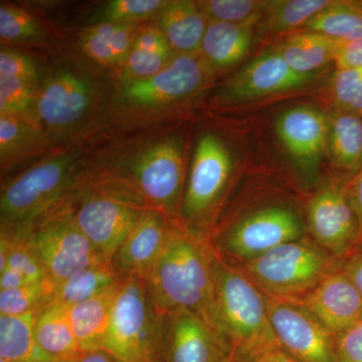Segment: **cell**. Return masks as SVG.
<instances>
[{
  "mask_svg": "<svg viewBox=\"0 0 362 362\" xmlns=\"http://www.w3.org/2000/svg\"><path fill=\"white\" fill-rule=\"evenodd\" d=\"M132 49L158 52L168 56L173 54V47L162 30H147L142 32L135 37Z\"/></svg>",
  "mask_w": 362,
  "mask_h": 362,
  "instance_id": "b9f144b4",
  "label": "cell"
},
{
  "mask_svg": "<svg viewBox=\"0 0 362 362\" xmlns=\"http://www.w3.org/2000/svg\"><path fill=\"white\" fill-rule=\"evenodd\" d=\"M230 362H235V361H233L232 359H230Z\"/></svg>",
  "mask_w": 362,
  "mask_h": 362,
  "instance_id": "f907efd6",
  "label": "cell"
},
{
  "mask_svg": "<svg viewBox=\"0 0 362 362\" xmlns=\"http://www.w3.org/2000/svg\"><path fill=\"white\" fill-rule=\"evenodd\" d=\"M327 117V154L331 163L354 177L362 168V118L338 109H333Z\"/></svg>",
  "mask_w": 362,
  "mask_h": 362,
  "instance_id": "7402d4cb",
  "label": "cell"
},
{
  "mask_svg": "<svg viewBox=\"0 0 362 362\" xmlns=\"http://www.w3.org/2000/svg\"><path fill=\"white\" fill-rule=\"evenodd\" d=\"M330 4L331 0H271L259 21L257 33L267 37L294 33Z\"/></svg>",
  "mask_w": 362,
  "mask_h": 362,
  "instance_id": "4316f807",
  "label": "cell"
},
{
  "mask_svg": "<svg viewBox=\"0 0 362 362\" xmlns=\"http://www.w3.org/2000/svg\"><path fill=\"white\" fill-rule=\"evenodd\" d=\"M250 362H299L281 346L273 347L255 356Z\"/></svg>",
  "mask_w": 362,
  "mask_h": 362,
  "instance_id": "7dc6e473",
  "label": "cell"
},
{
  "mask_svg": "<svg viewBox=\"0 0 362 362\" xmlns=\"http://www.w3.org/2000/svg\"><path fill=\"white\" fill-rule=\"evenodd\" d=\"M166 4L160 0H113L105 6L103 18L108 23H130L149 18Z\"/></svg>",
  "mask_w": 362,
  "mask_h": 362,
  "instance_id": "836d02e7",
  "label": "cell"
},
{
  "mask_svg": "<svg viewBox=\"0 0 362 362\" xmlns=\"http://www.w3.org/2000/svg\"><path fill=\"white\" fill-rule=\"evenodd\" d=\"M346 192L354 211H356L357 218H358L362 244V168L356 175L352 177L349 187L346 188Z\"/></svg>",
  "mask_w": 362,
  "mask_h": 362,
  "instance_id": "f6af8a7d",
  "label": "cell"
},
{
  "mask_svg": "<svg viewBox=\"0 0 362 362\" xmlns=\"http://www.w3.org/2000/svg\"><path fill=\"white\" fill-rule=\"evenodd\" d=\"M37 313L0 315V357L9 362H56L42 351L35 339Z\"/></svg>",
  "mask_w": 362,
  "mask_h": 362,
  "instance_id": "484cf974",
  "label": "cell"
},
{
  "mask_svg": "<svg viewBox=\"0 0 362 362\" xmlns=\"http://www.w3.org/2000/svg\"><path fill=\"white\" fill-rule=\"evenodd\" d=\"M122 279L96 296L69 307V318L81 351L103 349Z\"/></svg>",
  "mask_w": 362,
  "mask_h": 362,
  "instance_id": "44dd1931",
  "label": "cell"
},
{
  "mask_svg": "<svg viewBox=\"0 0 362 362\" xmlns=\"http://www.w3.org/2000/svg\"><path fill=\"white\" fill-rule=\"evenodd\" d=\"M35 335L40 349L54 361L71 362L82 352L74 334L66 307L49 304L37 311Z\"/></svg>",
  "mask_w": 362,
  "mask_h": 362,
  "instance_id": "d4e9b609",
  "label": "cell"
},
{
  "mask_svg": "<svg viewBox=\"0 0 362 362\" xmlns=\"http://www.w3.org/2000/svg\"><path fill=\"white\" fill-rule=\"evenodd\" d=\"M121 278L110 263L101 262L78 272L64 282L54 286L49 304L69 308L96 296L115 284Z\"/></svg>",
  "mask_w": 362,
  "mask_h": 362,
  "instance_id": "83f0119b",
  "label": "cell"
},
{
  "mask_svg": "<svg viewBox=\"0 0 362 362\" xmlns=\"http://www.w3.org/2000/svg\"><path fill=\"white\" fill-rule=\"evenodd\" d=\"M284 301L309 312L335 335L362 319V297L342 267L303 296Z\"/></svg>",
  "mask_w": 362,
  "mask_h": 362,
  "instance_id": "e0dca14e",
  "label": "cell"
},
{
  "mask_svg": "<svg viewBox=\"0 0 362 362\" xmlns=\"http://www.w3.org/2000/svg\"><path fill=\"white\" fill-rule=\"evenodd\" d=\"M171 56L132 49L126 61V82L146 80L156 76L168 65Z\"/></svg>",
  "mask_w": 362,
  "mask_h": 362,
  "instance_id": "8d00e7d4",
  "label": "cell"
},
{
  "mask_svg": "<svg viewBox=\"0 0 362 362\" xmlns=\"http://www.w3.org/2000/svg\"><path fill=\"white\" fill-rule=\"evenodd\" d=\"M315 77L300 75L275 49L259 54L223 87L221 96L228 104L247 103L304 87Z\"/></svg>",
  "mask_w": 362,
  "mask_h": 362,
  "instance_id": "9a60e30c",
  "label": "cell"
},
{
  "mask_svg": "<svg viewBox=\"0 0 362 362\" xmlns=\"http://www.w3.org/2000/svg\"><path fill=\"white\" fill-rule=\"evenodd\" d=\"M216 250L187 226L173 223L166 246L144 281L160 314L192 312L230 349L216 298Z\"/></svg>",
  "mask_w": 362,
  "mask_h": 362,
  "instance_id": "6da1fadb",
  "label": "cell"
},
{
  "mask_svg": "<svg viewBox=\"0 0 362 362\" xmlns=\"http://www.w3.org/2000/svg\"><path fill=\"white\" fill-rule=\"evenodd\" d=\"M25 127L13 116L0 118V149L1 156L13 151L25 137Z\"/></svg>",
  "mask_w": 362,
  "mask_h": 362,
  "instance_id": "60d3db41",
  "label": "cell"
},
{
  "mask_svg": "<svg viewBox=\"0 0 362 362\" xmlns=\"http://www.w3.org/2000/svg\"><path fill=\"white\" fill-rule=\"evenodd\" d=\"M337 42L362 39V1L332 0L304 28Z\"/></svg>",
  "mask_w": 362,
  "mask_h": 362,
  "instance_id": "f1b7e54d",
  "label": "cell"
},
{
  "mask_svg": "<svg viewBox=\"0 0 362 362\" xmlns=\"http://www.w3.org/2000/svg\"><path fill=\"white\" fill-rule=\"evenodd\" d=\"M42 33L37 21L30 13L8 4L0 6V37L6 42L37 39Z\"/></svg>",
  "mask_w": 362,
  "mask_h": 362,
  "instance_id": "d6a6232c",
  "label": "cell"
},
{
  "mask_svg": "<svg viewBox=\"0 0 362 362\" xmlns=\"http://www.w3.org/2000/svg\"><path fill=\"white\" fill-rule=\"evenodd\" d=\"M161 321L146 283L123 277L103 349L117 362H160Z\"/></svg>",
  "mask_w": 362,
  "mask_h": 362,
  "instance_id": "277c9868",
  "label": "cell"
},
{
  "mask_svg": "<svg viewBox=\"0 0 362 362\" xmlns=\"http://www.w3.org/2000/svg\"><path fill=\"white\" fill-rule=\"evenodd\" d=\"M232 350L199 316L187 310L162 314L160 362H230Z\"/></svg>",
  "mask_w": 362,
  "mask_h": 362,
  "instance_id": "30bf717a",
  "label": "cell"
},
{
  "mask_svg": "<svg viewBox=\"0 0 362 362\" xmlns=\"http://www.w3.org/2000/svg\"><path fill=\"white\" fill-rule=\"evenodd\" d=\"M204 66L192 54H180L153 77L124 84L126 101L137 106H159L185 99L204 82Z\"/></svg>",
  "mask_w": 362,
  "mask_h": 362,
  "instance_id": "2e32d148",
  "label": "cell"
},
{
  "mask_svg": "<svg viewBox=\"0 0 362 362\" xmlns=\"http://www.w3.org/2000/svg\"><path fill=\"white\" fill-rule=\"evenodd\" d=\"M71 362H117V361L106 350L96 349L82 351L77 358Z\"/></svg>",
  "mask_w": 362,
  "mask_h": 362,
  "instance_id": "c3c4849f",
  "label": "cell"
},
{
  "mask_svg": "<svg viewBox=\"0 0 362 362\" xmlns=\"http://www.w3.org/2000/svg\"><path fill=\"white\" fill-rule=\"evenodd\" d=\"M337 362H362V319L337 334Z\"/></svg>",
  "mask_w": 362,
  "mask_h": 362,
  "instance_id": "f35d334b",
  "label": "cell"
},
{
  "mask_svg": "<svg viewBox=\"0 0 362 362\" xmlns=\"http://www.w3.org/2000/svg\"><path fill=\"white\" fill-rule=\"evenodd\" d=\"M216 298L221 325L235 362H250L281 346L274 333L264 292L245 272L228 265L216 251Z\"/></svg>",
  "mask_w": 362,
  "mask_h": 362,
  "instance_id": "7a4b0ae2",
  "label": "cell"
},
{
  "mask_svg": "<svg viewBox=\"0 0 362 362\" xmlns=\"http://www.w3.org/2000/svg\"><path fill=\"white\" fill-rule=\"evenodd\" d=\"M71 159L42 161L7 183L1 192L2 232L18 237L42 220L70 182Z\"/></svg>",
  "mask_w": 362,
  "mask_h": 362,
  "instance_id": "5b68a950",
  "label": "cell"
},
{
  "mask_svg": "<svg viewBox=\"0 0 362 362\" xmlns=\"http://www.w3.org/2000/svg\"><path fill=\"white\" fill-rule=\"evenodd\" d=\"M307 223L317 246L338 259L349 258L361 245V226L346 188L330 185L314 194Z\"/></svg>",
  "mask_w": 362,
  "mask_h": 362,
  "instance_id": "ba28073f",
  "label": "cell"
},
{
  "mask_svg": "<svg viewBox=\"0 0 362 362\" xmlns=\"http://www.w3.org/2000/svg\"><path fill=\"white\" fill-rule=\"evenodd\" d=\"M232 168L230 151L220 138L202 135L195 147L183 199V214L187 221H197L209 213L225 189Z\"/></svg>",
  "mask_w": 362,
  "mask_h": 362,
  "instance_id": "7c38bea8",
  "label": "cell"
},
{
  "mask_svg": "<svg viewBox=\"0 0 362 362\" xmlns=\"http://www.w3.org/2000/svg\"><path fill=\"white\" fill-rule=\"evenodd\" d=\"M81 47L88 57L102 65H117L116 58L110 45L100 37L92 28L86 30L81 40Z\"/></svg>",
  "mask_w": 362,
  "mask_h": 362,
  "instance_id": "ab89813d",
  "label": "cell"
},
{
  "mask_svg": "<svg viewBox=\"0 0 362 362\" xmlns=\"http://www.w3.org/2000/svg\"><path fill=\"white\" fill-rule=\"evenodd\" d=\"M6 235L11 240L6 268L18 272L30 284H37L47 281V274L42 264L40 263L35 252L28 246L25 240L11 237L7 233Z\"/></svg>",
  "mask_w": 362,
  "mask_h": 362,
  "instance_id": "e575fe53",
  "label": "cell"
},
{
  "mask_svg": "<svg viewBox=\"0 0 362 362\" xmlns=\"http://www.w3.org/2000/svg\"><path fill=\"white\" fill-rule=\"evenodd\" d=\"M303 233V223L293 209L269 206L238 221L226 235L223 249L246 262L286 243L301 240Z\"/></svg>",
  "mask_w": 362,
  "mask_h": 362,
  "instance_id": "9c48e42d",
  "label": "cell"
},
{
  "mask_svg": "<svg viewBox=\"0 0 362 362\" xmlns=\"http://www.w3.org/2000/svg\"><path fill=\"white\" fill-rule=\"evenodd\" d=\"M265 298L272 327L283 349L299 362H337L334 333L301 307L270 295Z\"/></svg>",
  "mask_w": 362,
  "mask_h": 362,
  "instance_id": "52a82bcc",
  "label": "cell"
},
{
  "mask_svg": "<svg viewBox=\"0 0 362 362\" xmlns=\"http://www.w3.org/2000/svg\"><path fill=\"white\" fill-rule=\"evenodd\" d=\"M144 211L111 195H92L86 199L75 218L99 256L111 264L117 251L134 230Z\"/></svg>",
  "mask_w": 362,
  "mask_h": 362,
  "instance_id": "4fadbf2b",
  "label": "cell"
},
{
  "mask_svg": "<svg viewBox=\"0 0 362 362\" xmlns=\"http://www.w3.org/2000/svg\"><path fill=\"white\" fill-rule=\"evenodd\" d=\"M338 42L321 33L304 30L287 35L274 49L293 71L316 77L319 71L334 62Z\"/></svg>",
  "mask_w": 362,
  "mask_h": 362,
  "instance_id": "603a6c76",
  "label": "cell"
},
{
  "mask_svg": "<svg viewBox=\"0 0 362 362\" xmlns=\"http://www.w3.org/2000/svg\"><path fill=\"white\" fill-rule=\"evenodd\" d=\"M269 1L261 0H209L197 2L211 21L242 23L262 16Z\"/></svg>",
  "mask_w": 362,
  "mask_h": 362,
  "instance_id": "1f68e13d",
  "label": "cell"
},
{
  "mask_svg": "<svg viewBox=\"0 0 362 362\" xmlns=\"http://www.w3.org/2000/svg\"><path fill=\"white\" fill-rule=\"evenodd\" d=\"M337 69L362 68V39L338 42Z\"/></svg>",
  "mask_w": 362,
  "mask_h": 362,
  "instance_id": "7bdbcfd3",
  "label": "cell"
},
{
  "mask_svg": "<svg viewBox=\"0 0 362 362\" xmlns=\"http://www.w3.org/2000/svg\"><path fill=\"white\" fill-rule=\"evenodd\" d=\"M328 94L334 109L362 118V68L337 69L330 78Z\"/></svg>",
  "mask_w": 362,
  "mask_h": 362,
  "instance_id": "4dcf8cb0",
  "label": "cell"
},
{
  "mask_svg": "<svg viewBox=\"0 0 362 362\" xmlns=\"http://www.w3.org/2000/svg\"><path fill=\"white\" fill-rule=\"evenodd\" d=\"M13 238L25 240L42 264L47 281L54 286L78 272L106 262L78 228L73 211L47 214L25 233Z\"/></svg>",
  "mask_w": 362,
  "mask_h": 362,
  "instance_id": "8992f818",
  "label": "cell"
},
{
  "mask_svg": "<svg viewBox=\"0 0 362 362\" xmlns=\"http://www.w3.org/2000/svg\"><path fill=\"white\" fill-rule=\"evenodd\" d=\"M173 223H168L156 209H146L134 230L111 261L120 277L134 276L145 281L168 243Z\"/></svg>",
  "mask_w": 362,
  "mask_h": 362,
  "instance_id": "ac0fdd59",
  "label": "cell"
},
{
  "mask_svg": "<svg viewBox=\"0 0 362 362\" xmlns=\"http://www.w3.org/2000/svg\"><path fill=\"white\" fill-rule=\"evenodd\" d=\"M261 18L242 23L211 21L201 47L206 61L221 70L238 65L251 49Z\"/></svg>",
  "mask_w": 362,
  "mask_h": 362,
  "instance_id": "ffe728a7",
  "label": "cell"
},
{
  "mask_svg": "<svg viewBox=\"0 0 362 362\" xmlns=\"http://www.w3.org/2000/svg\"><path fill=\"white\" fill-rule=\"evenodd\" d=\"M286 153L302 175L315 176L327 154V114L311 106H296L283 112L275 125Z\"/></svg>",
  "mask_w": 362,
  "mask_h": 362,
  "instance_id": "5bb4252c",
  "label": "cell"
},
{
  "mask_svg": "<svg viewBox=\"0 0 362 362\" xmlns=\"http://www.w3.org/2000/svg\"><path fill=\"white\" fill-rule=\"evenodd\" d=\"M28 285L32 284L21 274L13 269L6 268L0 273V290L18 289Z\"/></svg>",
  "mask_w": 362,
  "mask_h": 362,
  "instance_id": "bcb514c9",
  "label": "cell"
},
{
  "mask_svg": "<svg viewBox=\"0 0 362 362\" xmlns=\"http://www.w3.org/2000/svg\"><path fill=\"white\" fill-rule=\"evenodd\" d=\"M342 270L362 297V251H356L350 255L342 266Z\"/></svg>",
  "mask_w": 362,
  "mask_h": 362,
  "instance_id": "ee69618b",
  "label": "cell"
},
{
  "mask_svg": "<svg viewBox=\"0 0 362 362\" xmlns=\"http://www.w3.org/2000/svg\"><path fill=\"white\" fill-rule=\"evenodd\" d=\"M32 84L21 78H0V113L11 116L20 113L32 103Z\"/></svg>",
  "mask_w": 362,
  "mask_h": 362,
  "instance_id": "d590c367",
  "label": "cell"
},
{
  "mask_svg": "<svg viewBox=\"0 0 362 362\" xmlns=\"http://www.w3.org/2000/svg\"><path fill=\"white\" fill-rule=\"evenodd\" d=\"M340 268L339 259L301 239L246 261L244 272L265 294L291 300L310 292Z\"/></svg>",
  "mask_w": 362,
  "mask_h": 362,
  "instance_id": "3957f363",
  "label": "cell"
},
{
  "mask_svg": "<svg viewBox=\"0 0 362 362\" xmlns=\"http://www.w3.org/2000/svg\"><path fill=\"white\" fill-rule=\"evenodd\" d=\"M90 103L89 86L71 73L52 77L37 99L40 118L51 127H66L75 123Z\"/></svg>",
  "mask_w": 362,
  "mask_h": 362,
  "instance_id": "d6986e66",
  "label": "cell"
},
{
  "mask_svg": "<svg viewBox=\"0 0 362 362\" xmlns=\"http://www.w3.org/2000/svg\"><path fill=\"white\" fill-rule=\"evenodd\" d=\"M54 285L49 281L13 290H0V315L20 316L49 304Z\"/></svg>",
  "mask_w": 362,
  "mask_h": 362,
  "instance_id": "f546056e",
  "label": "cell"
},
{
  "mask_svg": "<svg viewBox=\"0 0 362 362\" xmlns=\"http://www.w3.org/2000/svg\"><path fill=\"white\" fill-rule=\"evenodd\" d=\"M206 18L197 2L168 1L160 11L162 33L169 45L181 54H192L202 47L206 32Z\"/></svg>",
  "mask_w": 362,
  "mask_h": 362,
  "instance_id": "cb8c5ba5",
  "label": "cell"
},
{
  "mask_svg": "<svg viewBox=\"0 0 362 362\" xmlns=\"http://www.w3.org/2000/svg\"><path fill=\"white\" fill-rule=\"evenodd\" d=\"M132 175L138 189L158 211L173 213L185 180L182 142L175 137L153 145L136 159Z\"/></svg>",
  "mask_w": 362,
  "mask_h": 362,
  "instance_id": "8fae6325",
  "label": "cell"
},
{
  "mask_svg": "<svg viewBox=\"0 0 362 362\" xmlns=\"http://www.w3.org/2000/svg\"><path fill=\"white\" fill-rule=\"evenodd\" d=\"M37 77V65L30 57L9 49L0 52V78H21L32 84Z\"/></svg>",
  "mask_w": 362,
  "mask_h": 362,
  "instance_id": "74e56055",
  "label": "cell"
},
{
  "mask_svg": "<svg viewBox=\"0 0 362 362\" xmlns=\"http://www.w3.org/2000/svg\"><path fill=\"white\" fill-rule=\"evenodd\" d=\"M0 362H9V361H6V359L2 358V357H0Z\"/></svg>",
  "mask_w": 362,
  "mask_h": 362,
  "instance_id": "681fc988",
  "label": "cell"
}]
</instances>
